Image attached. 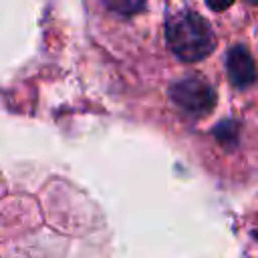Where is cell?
Returning a JSON list of instances; mask_svg holds the SVG:
<instances>
[{
  "mask_svg": "<svg viewBox=\"0 0 258 258\" xmlns=\"http://www.w3.org/2000/svg\"><path fill=\"white\" fill-rule=\"evenodd\" d=\"M171 101L185 113L202 117L216 107V91L202 77H185L169 87Z\"/></svg>",
  "mask_w": 258,
  "mask_h": 258,
  "instance_id": "cell-2",
  "label": "cell"
},
{
  "mask_svg": "<svg viewBox=\"0 0 258 258\" xmlns=\"http://www.w3.org/2000/svg\"><path fill=\"white\" fill-rule=\"evenodd\" d=\"M165 40L171 52L185 62H198L206 58L218 42L210 22L194 10H179L167 16Z\"/></svg>",
  "mask_w": 258,
  "mask_h": 258,
  "instance_id": "cell-1",
  "label": "cell"
},
{
  "mask_svg": "<svg viewBox=\"0 0 258 258\" xmlns=\"http://www.w3.org/2000/svg\"><path fill=\"white\" fill-rule=\"evenodd\" d=\"M226 73L230 83L236 89H248L256 81V62L250 50L242 44H236L226 54Z\"/></svg>",
  "mask_w": 258,
  "mask_h": 258,
  "instance_id": "cell-3",
  "label": "cell"
}]
</instances>
